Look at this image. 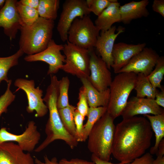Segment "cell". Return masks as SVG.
I'll use <instances>...</instances> for the list:
<instances>
[{"mask_svg":"<svg viewBox=\"0 0 164 164\" xmlns=\"http://www.w3.org/2000/svg\"><path fill=\"white\" fill-rule=\"evenodd\" d=\"M152 135L145 117L123 119L115 126L112 154L120 162H130L145 154L151 146Z\"/></svg>","mask_w":164,"mask_h":164,"instance_id":"1","label":"cell"},{"mask_svg":"<svg viewBox=\"0 0 164 164\" xmlns=\"http://www.w3.org/2000/svg\"><path fill=\"white\" fill-rule=\"evenodd\" d=\"M59 94V83L55 80L50 81L46 89L43 101L46 102L49 117L46 125L45 132L46 137L44 141L35 149L39 152L50 144L56 140L64 141L70 148L73 149L78 145V142L66 130L60 119L57 106Z\"/></svg>","mask_w":164,"mask_h":164,"instance_id":"2","label":"cell"},{"mask_svg":"<svg viewBox=\"0 0 164 164\" xmlns=\"http://www.w3.org/2000/svg\"><path fill=\"white\" fill-rule=\"evenodd\" d=\"M54 21L39 17L32 25L22 27L19 49L28 55L38 53L45 50L52 39Z\"/></svg>","mask_w":164,"mask_h":164,"instance_id":"3","label":"cell"},{"mask_svg":"<svg viewBox=\"0 0 164 164\" xmlns=\"http://www.w3.org/2000/svg\"><path fill=\"white\" fill-rule=\"evenodd\" d=\"M106 112L95 124L88 137L89 151L100 159L109 161L112 154L115 126Z\"/></svg>","mask_w":164,"mask_h":164,"instance_id":"4","label":"cell"},{"mask_svg":"<svg viewBox=\"0 0 164 164\" xmlns=\"http://www.w3.org/2000/svg\"><path fill=\"white\" fill-rule=\"evenodd\" d=\"M109 86L110 93L107 112L114 119L121 115L135 86L137 74L133 72L118 73Z\"/></svg>","mask_w":164,"mask_h":164,"instance_id":"5","label":"cell"},{"mask_svg":"<svg viewBox=\"0 0 164 164\" xmlns=\"http://www.w3.org/2000/svg\"><path fill=\"white\" fill-rule=\"evenodd\" d=\"M99 32L89 15L77 17L68 30L67 41L79 47L90 50L95 47Z\"/></svg>","mask_w":164,"mask_h":164,"instance_id":"6","label":"cell"},{"mask_svg":"<svg viewBox=\"0 0 164 164\" xmlns=\"http://www.w3.org/2000/svg\"><path fill=\"white\" fill-rule=\"evenodd\" d=\"M63 51L65 62L61 70L81 79L90 74V56L88 50L79 47L68 41L63 45Z\"/></svg>","mask_w":164,"mask_h":164,"instance_id":"7","label":"cell"},{"mask_svg":"<svg viewBox=\"0 0 164 164\" xmlns=\"http://www.w3.org/2000/svg\"><path fill=\"white\" fill-rule=\"evenodd\" d=\"M90 13L86 0H65L56 27L61 40L67 41L68 30L76 18L89 15Z\"/></svg>","mask_w":164,"mask_h":164,"instance_id":"8","label":"cell"},{"mask_svg":"<svg viewBox=\"0 0 164 164\" xmlns=\"http://www.w3.org/2000/svg\"><path fill=\"white\" fill-rule=\"evenodd\" d=\"M14 85L18 87L16 91L21 89L26 93L28 101L26 110L28 113L35 111L38 117H43L47 114L48 109L42 98L43 91L39 87H35L34 80L19 78L15 80Z\"/></svg>","mask_w":164,"mask_h":164,"instance_id":"9","label":"cell"},{"mask_svg":"<svg viewBox=\"0 0 164 164\" xmlns=\"http://www.w3.org/2000/svg\"><path fill=\"white\" fill-rule=\"evenodd\" d=\"M41 137V134L38 130L35 122L33 121L29 122L25 131L20 135H15L10 133L5 127L0 129V143L16 142L23 151L28 152L35 149Z\"/></svg>","mask_w":164,"mask_h":164,"instance_id":"10","label":"cell"},{"mask_svg":"<svg viewBox=\"0 0 164 164\" xmlns=\"http://www.w3.org/2000/svg\"><path fill=\"white\" fill-rule=\"evenodd\" d=\"M63 48V45L57 44L52 39L45 50L38 53L28 55L24 60L28 62L41 61L46 63L49 65L47 74H53L61 69L65 62V57L61 53Z\"/></svg>","mask_w":164,"mask_h":164,"instance_id":"11","label":"cell"},{"mask_svg":"<svg viewBox=\"0 0 164 164\" xmlns=\"http://www.w3.org/2000/svg\"><path fill=\"white\" fill-rule=\"evenodd\" d=\"M89 50L90 74L87 79L95 89L102 92L109 87L112 80L111 73L105 63L96 54L94 48Z\"/></svg>","mask_w":164,"mask_h":164,"instance_id":"12","label":"cell"},{"mask_svg":"<svg viewBox=\"0 0 164 164\" xmlns=\"http://www.w3.org/2000/svg\"><path fill=\"white\" fill-rule=\"evenodd\" d=\"M159 56L152 48L145 47L133 56L118 73L133 72L147 76L154 69Z\"/></svg>","mask_w":164,"mask_h":164,"instance_id":"13","label":"cell"},{"mask_svg":"<svg viewBox=\"0 0 164 164\" xmlns=\"http://www.w3.org/2000/svg\"><path fill=\"white\" fill-rule=\"evenodd\" d=\"M115 26L101 31L98 36L95 46L96 54L105 63L110 69L113 64L112 53L115 41L118 36L125 31V28L120 27L116 33Z\"/></svg>","mask_w":164,"mask_h":164,"instance_id":"14","label":"cell"},{"mask_svg":"<svg viewBox=\"0 0 164 164\" xmlns=\"http://www.w3.org/2000/svg\"><path fill=\"white\" fill-rule=\"evenodd\" d=\"M16 0H6L0 9V27L10 40L15 39L22 25L17 11Z\"/></svg>","mask_w":164,"mask_h":164,"instance_id":"15","label":"cell"},{"mask_svg":"<svg viewBox=\"0 0 164 164\" xmlns=\"http://www.w3.org/2000/svg\"><path fill=\"white\" fill-rule=\"evenodd\" d=\"M164 112V109L156 103L154 99L135 96L128 101L121 115L124 119L139 114L156 115Z\"/></svg>","mask_w":164,"mask_h":164,"instance_id":"16","label":"cell"},{"mask_svg":"<svg viewBox=\"0 0 164 164\" xmlns=\"http://www.w3.org/2000/svg\"><path fill=\"white\" fill-rule=\"evenodd\" d=\"M145 43L137 44L123 42L114 44L112 51L113 64L111 67L114 72L118 73L131 59L146 47Z\"/></svg>","mask_w":164,"mask_h":164,"instance_id":"17","label":"cell"},{"mask_svg":"<svg viewBox=\"0 0 164 164\" xmlns=\"http://www.w3.org/2000/svg\"><path fill=\"white\" fill-rule=\"evenodd\" d=\"M29 153H26L13 142L0 143V164H34Z\"/></svg>","mask_w":164,"mask_h":164,"instance_id":"18","label":"cell"},{"mask_svg":"<svg viewBox=\"0 0 164 164\" xmlns=\"http://www.w3.org/2000/svg\"><path fill=\"white\" fill-rule=\"evenodd\" d=\"M149 3L148 0L133 1L120 5V22L124 24H128L133 20L148 16L149 13L147 6Z\"/></svg>","mask_w":164,"mask_h":164,"instance_id":"19","label":"cell"},{"mask_svg":"<svg viewBox=\"0 0 164 164\" xmlns=\"http://www.w3.org/2000/svg\"><path fill=\"white\" fill-rule=\"evenodd\" d=\"M120 3L116 0L111 3L97 16L94 24L100 31H106L110 29L114 23L120 22Z\"/></svg>","mask_w":164,"mask_h":164,"instance_id":"20","label":"cell"},{"mask_svg":"<svg viewBox=\"0 0 164 164\" xmlns=\"http://www.w3.org/2000/svg\"><path fill=\"white\" fill-rule=\"evenodd\" d=\"M80 79L84 89L89 107H107L110 97L109 88L100 92L93 86L87 78H82Z\"/></svg>","mask_w":164,"mask_h":164,"instance_id":"21","label":"cell"},{"mask_svg":"<svg viewBox=\"0 0 164 164\" xmlns=\"http://www.w3.org/2000/svg\"><path fill=\"white\" fill-rule=\"evenodd\" d=\"M144 116L149 120L155 137V145L150 148L149 153L151 155L156 154L159 145L164 136V112L158 115L145 114Z\"/></svg>","mask_w":164,"mask_h":164,"instance_id":"22","label":"cell"},{"mask_svg":"<svg viewBox=\"0 0 164 164\" xmlns=\"http://www.w3.org/2000/svg\"><path fill=\"white\" fill-rule=\"evenodd\" d=\"M134 89L136 92V97L154 99L158 90L155 88L151 84L147 76L139 73L137 74Z\"/></svg>","mask_w":164,"mask_h":164,"instance_id":"23","label":"cell"},{"mask_svg":"<svg viewBox=\"0 0 164 164\" xmlns=\"http://www.w3.org/2000/svg\"><path fill=\"white\" fill-rule=\"evenodd\" d=\"M60 2L59 0H39L37 9L39 17L54 21L57 16Z\"/></svg>","mask_w":164,"mask_h":164,"instance_id":"24","label":"cell"},{"mask_svg":"<svg viewBox=\"0 0 164 164\" xmlns=\"http://www.w3.org/2000/svg\"><path fill=\"white\" fill-rule=\"evenodd\" d=\"M107 110V108L105 107H89L87 115V120L84 125L82 142L85 141L87 139L94 125L106 112Z\"/></svg>","mask_w":164,"mask_h":164,"instance_id":"25","label":"cell"},{"mask_svg":"<svg viewBox=\"0 0 164 164\" xmlns=\"http://www.w3.org/2000/svg\"><path fill=\"white\" fill-rule=\"evenodd\" d=\"M76 108L70 104L67 107L58 109L62 123L66 130L77 140V133L74 113Z\"/></svg>","mask_w":164,"mask_h":164,"instance_id":"26","label":"cell"},{"mask_svg":"<svg viewBox=\"0 0 164 164\" xmlns=\"http://www.w3.org/2000/svg\"><path fill=\"white\" fill-rule=\"evenodd\" d=\"M24 53L19 49L14 54L7 57H0V84L3 80L8 83L7 74L10 69L18 64L19 58Z\"/></svg>","mask_w":164,"mask_h":164,"instance_id":"27","label":"cell"},{"mask_svg":"<svg viewBox=\"0 0 164 164\" xmlns=\"http://www.w3.org/2000/svg\"><path fill=\"white\" fill-rule=\"evenodd\" d=\"M16 7L22 27L32 25L39 17L38 12L36 9L23 5L18 1L17 3Z\"/></svg>","mask_w":164,"mask_h":164,"instance_id":"28","label":"cell"},{"mask_svg":"<svg viewBox=\"0 0 164 164\" xmlns=\"http://www.w3.org/2000/svg\"><path fill=\"white\" fill-rule=\"evenodd\" d=\"M164 75V57L162 56H159L154 69L147 77L155 88L161 89L163 87L161 82Z\"/></svg>","mask_w":164,"mask_h":164,"instance_id":"29","label":"cell"},{"mask_svg":"<svg viewBox=\"0 0 164 164\" xmlns=\"http://www.w3.org/2000/svg\"><path fill=\"white\" fill-rule=\"evenodd\" d=\"M70 85V81L67 76L63 77L59 80V94L57 101L58 109L65 108L70 104L68 94Z\"/></svg>","mask_w":164,"mask_h":164,"instance_id":"30","label":"cell"},{"mask_svg":"<svg viewBox=\"0 0 164 164\" xmlns=\"http://www.w3.org/2000/svg\"><path fill=\"white\" fill-rule=\"evenodd\" d=\"M116 0H86L88 8L91 12L97 16Z\"/></svg>","mask_w":164,"mask_h":164,"instance_id":"31","label":"cell"},{"mask_svg":"<svg viewBox=\"0 0 164 164\" xmlns=\"http://www.w3.org/2000/svg\"><path fill=\"white\" fill-rule=\"evenodd\" d=\"M12 80L7 83V87L5 93L0 97V117L3 113H6L9 105L14 101L15 95L10 89Z\"/></svg>","mask_w":164,"mask_h":164,"instance_id":"32","label":"cell"},{"mask_svg":"<svg viewBox=\"0 0 164 164\" xmlns=\"http://www.w3.org/2000/svg\"><path fill=\"white\" fill-rule=\"evenodd\" d=\"M78 99L76 109L85 118L87 116L89 107L83 86L79 89Z\"/></svg>","mask_w":164,"mask_h":164,"instance_id":"33","label":"cell"},{"mask_svg":"<svg viewBox=\"0 0 164 164\" xmlns=\"http://www.w3.org/2000/svg\"><path fill=\"white\" fill-rule=\"evenodd\" d=\"M74 118L77 133V140L78 142H82L84 129L83 121L85 118L76 109L74 113Z\"/></svg>","mask_w":164,"mask_h":164,"instance_id":"34","label":"cell"},{"mask_svg":"<svg viewBox=\"0 0 164 164\" xmlns=\"http://www.w3.org/2000/svg\"><path fill=\"white\" fill-rule=\"evenodd\" d=\"M153 160L152 155L147 152L132 162L124 164H152Z\"/></svg>","mask_w":164,"mask_h":164,"instance_id":"35","label":"cell"},{"mask_svg":"<svg viewBox=\"0 0 164 164\" xmlns=\"http://www.w3.org/2000/svg\"><path fill=\"white\" fill-rule=\"evenodd\" d=\"M58 164H95L92 162L79 159L78 158L72 159L70 160L63 158L58 162Z\"/></svg>","mask_w":164,"mask_h":164,"instance_id":"36","label":"cell"},{"mask_svg":"<svg viewBox=\"0 0 164 164\" xmlns=\"http://www.w3.org/2000/svg\"><path fill=\"white\" fill-rule=\"evenodd\" d=\"M153 10L164 17V0H154L152 5Z\"/></svg>","mask_w":164,"mask_h":164,"instance_id":"37","label":"cell"},{"mask_svg":"<svg viewBox=\"0 0 164 164\" xmlns=\"http://www.w3.org/2000/svg\"><path fill=\"white\" fill-rule=\"evenodd\" d=\"M155 101L156 103L160 107H164V89L163 87L160 91L158 90L155 97Z\"/></svg>","mask_w":164,"mask_h":164,"instance_id":"38","label":"cell"},{"mask_svg":"<svg viewBox=\"0 0 164 164\" xmlns=\"http://www.w3.org/2000/svg\"><path fill=\"white\" fill-rule=\"evenodd\" d=\"M39 0H20L18 1L21 4L37 10Z\"/></svg>","mask_w":164,"mask_h":164,"instance_id":"39","label":"cell"},{"mask_svg":"<svg viewBox=\"0 0 164 164\" xmlns=\"http://www.w3.org/2000/svg\"><path fill=\"white\" fill-rule=\"evenodd\" d=\"M44 162H42L36 157H35L34 162L36 164H58V162L56 157H53L50 160L45 155L44 156Z\"/></svg>","mask_w":164,"mask_h":164,"instance_id":"40","label":"cell"},{"mask_svg":"<svg viewBox=\"0 0 164 164\" xmlns=\"http://www.w3.org/2000/svg\"><path fill=\"white\" fill-rule=\"evenodd\" d=\"M91 159L92 161L94 162L95 164H124L120 162L118 163H113L109 162V161L103 160L100 159L93 154H92Z\"/></svg>","mask_w":164,"mask_h":164,"instance_id":"41","label":"cell"},{"mask_svg":"<svg viewBox=\"0 0 164 164\" xmlns=\"http://www.w3.org/2000/svg\"><path fill=\"white\" fill-rule=\"evenodd\" d=\"M157 156H164V139L163 138L159 143L158 147V151L156 154Z\"/></svg>","mask_w":164,"mask_h":164,"instance_id":"42","label":"cell"},{"mask_svg":"<svg viewBox=\"0 0 164 164\" xmlns=\"http://www.w3.org/2000/svg\"><path fill=\"white\" fill-rule=\"evenodd\" d=\"M156 159L153 160L152 164H164V156L157 155Z\"/></svg>","mask_w":164,"mask_h":164,"instance_id":"43","label":"cell"},{"mask_svg":"<svg viewBox=\"0 0 164 164\" xmlns=\"http://www.w3.org/2000/svg\"><path fill=\"white\" fill-rule=\"evenodd\" d=\"M5 1V0H0V7H1V8L4 5Z\"/></svg>","mask_w":164,"mask_h":164,"instance_id":"44","label":"cell"}]
</instances>
